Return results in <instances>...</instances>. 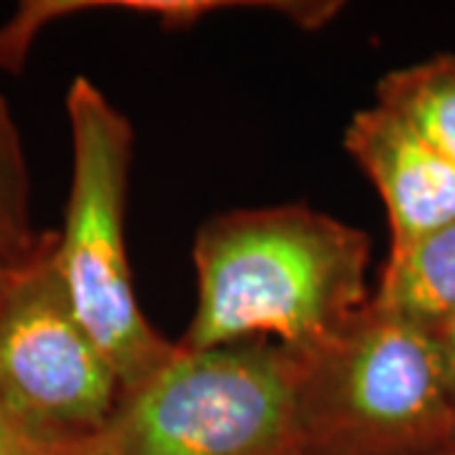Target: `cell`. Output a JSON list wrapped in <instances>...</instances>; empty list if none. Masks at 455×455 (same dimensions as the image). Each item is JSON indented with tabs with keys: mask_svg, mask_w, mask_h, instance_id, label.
I'll list each match as a JSON object with an SVG mask.
<instances>
[{
	"mask_svg": "<svg viewBox=\"0 0 455 455\" xmlns=\"http://www.w3.org/2000/svg\"><path fill=\"white\" fill-rule=\"evenodd\" d=\"M46 233L33 223V182L23 134L13 107L0 94V260L33 259Z\"/></svg>",
	"mask_w": 455,
	"mask_h": 455,
	"instance_id": "obj_9",
	"label": "cell"
},
{
	"mask_svg": "<svg viewBox=\"0 0 455 455\" xmlns=\"http://www.w3.org/2000/svg\"><path fill=\"white\" fill-rule=\"evenodd\" d=\"M66 119L71 188L56 266L79 322L132 390L178 349L149 324L132 281L124 220L137 134L130 116L86 76L66 92Z\"/></svg>",
	"mask_w": 455,
	"mask_h": 455,
	"instance_id": "obj_2",
	"label": "cell"
},
{
	"mask_svg": "<svg viewBox=\"0 0 455 455\" xmlns=\"http://www.w3.org/2000/svg\"><path fill=\"white\" fill-rule=\"evenodd\" d=\"M301 455L455 451V410L435 337L370 304L326 347L299 355Z\"/></svg>",
	"mask_w": 455,
	"mask_h": 455,
	"instance_id": "obj_3",
	"label": "cell"
},
{
	"mask_svg": "<svg viewBox=\"0 0 455 455\" xmlns=\"http://www.w3.org/2000/svg\"><path fill=\"white\" fill-rule=\"evenodd\" d=\"M122 395L119 374L66 296L49 230L0 299V403L41 445L86 455Z\"/></svg>",
	"mask_w": 455,
	"mask_h": 455,
	"instance_id": "obj_5",
	"label": "cell"
},
{
	"mask_svg": "<svg viewBox=\"0 0 455 455\" xmlns=\"http://www.w3.org/2000/svg\"><path fill=\"white\" fill-rule=\"evenodd\" d=\"M341 142L387 208L390 256L455 220V164L400 114L379 104L359 109Z\"/></svg>",
	"mask_w": 455,
	"mask_h": 455,
	"instance_id": "obj_6",
	"label": "cell"
},
{
	"mask_svg": "<svg viewBox=\"0 0 455 455\" xmlns=\"http://www.w3.org/2000/svg\"><path fill=\"white\" fill-rule=\"evenodd\" d=\"M372 304L427 334H438L453 322L455 220L410 245L405 253L387 256Z\"/></svg>",
	"mask_w": 455,
	"mask_h": 455,
	"instance_id": "obj_7",
	"label": "cell"
},
{
	"mask_svg": "<svg viewBox=\"0 0 455 455\" xmlns=\"http://www.w3.org/2000/svg\"><path fill=\"white\" fill-rule=\"evenodd\" d=\"M435 337V347H438L440 370H443V379H445V390L451 397V405L455 410V319L448 326H443Z\"/></svg>",
	"mask_w": 455,
	"mask_h": 455,
	"instance_id": "obj_11",
	"label": "cell"
},
{
	"mask_svg": "<svg viewBox=\"0 0 455 455\" xmlns=\"http://www.w3.org/2000/svg\"><path fill=\"white\" fill-rule=\"evenodd\" d=\"M299 355L276 341L182 349L124 390L94 455H301Z\"/></svg>",
	"mask_w": 455,
	"mask_h": 455,
	"instance_id": "obj_4",
	"label": "cell"
},
{
	"mask_svg": "<svg viewBox=\"0 0 455 455\" xmlns=\"http://www.w3.org/2000/svg\"><path fill=\"white\" fill-rule=\"evenodd\" d=\"M440 455H455V451H448V453H440Z\"/></svg>",
	"mask_w": 455,
	"mask_h": 455,
	"instance_id": "obj_13",
	"label": "cell"
},
{
	"mask_svg": "<svg viewBox=\"0 0 455 455\" xmlns=\"http://www.w3.org/2000/svg\"><path fill=\"white\" fill-rule=\"evenodd\" d=\"M370 235L304 203L218 212L197 228V304L182 349L276 341L311 355L370 304Z\"/></svg>",
	"mask_w": 455,
	"mask_h": 455,
	"instance_id": "obj_1",
	"label": "cell"
},
{
	"mask_svg": "<svg viewBox=\"0 0 455 455\" xmlns=\"http://www.w3.org/2000/svg\"><path fill=\"white\" fill-rule=\"evenodd\" d=\"M49 235V233H46ZM31 260V259H28ZM28 260H23V263H8V260H0V299H3V293L5 289L11 286V281L16 278V274L28 263Z\"/></svg>",
	"mask_w": 455,
	"mask_h": 455,
	"instance_id": "obj_12",
	"label": "cell"
},
{
	"mask_svg": "<svg viewBox=\"0 0 455 455\" xmlns=\"http://www.w3.org/2000/svg\"><path fill=\"white\" fill-rule=\"evenodd\" d=\"M374 99L455 164V53L392 68L377 82Z\"/></svg>",
	"mask_w": 455,
	"mask_h": 455,
	"instance_id": "obj_8",
	"label": "cell"
},
{
	"mask_svg": "<svg viewBox=\"0 0 455 455\" xmlns=\"http://www.w3.org/2000/svg\"><path fill=\"white\" fill-rule=\"evenodd\" d=\"M0 455H61L31 438L0 403Z\"/></svg>",
	"mask_w": 455,
	"mask_h": 455,
	"instance_id": "obj_10",
	"label": "cell"
},
{
	"mask_svg": "<svg viewBox=\"0 0 455 455\" xmlns=\"http://www.w3.org/2000/svg\"><path fill=\"white\" fill-rule=\"evenodd\" d=\"M86 455H94V453H86Z\"/></svg>",
	"mask_w": 455,
	"mask_h": 455,
	"instance_id": "obj_14",
	"label": "cell"
}]
</instances>
